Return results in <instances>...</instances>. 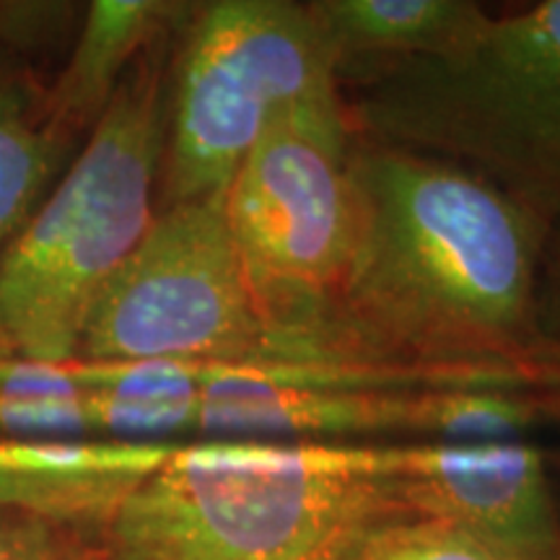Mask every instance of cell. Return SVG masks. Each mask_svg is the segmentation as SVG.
I'll return each instance as SVG.
<instances>
[{"label": "cell", "mask_w": 560, "mask_h": 560, "mask_svg": "<svg viewBox=\"0 0 560 560\" xmlns=\"http://www.w3.org/2000/svg\"><path fill=\"white\" fill-rule=\"evenodd\" d=\"M81 145L52 117L37 62L0 47V252L37 213Z\"/></svg>", "instance_id": "11"}, {"label": "cell", "mask_w": 560, "mask_h": 560, "mask_svg": "<svg viewBox=\"0 0 560 560\" xmlns=\"http://www.w3.org/2000/svg\"><path fill=\"white\" fill-rule=\"evenodd\" d=\"M542 423H560V389H532Z\"/></svg>", "instance_id": "19"}, {"label": "cell", "mask_w": 560, "mask_h": 560, "mask_svg": "<svg viewBox=\"0 0 560 560\" xmlns=\"http://www.w3.org/2000/svg\"><path fill=\"white\" fill-rule=\"evenodd\" d=\"M545 462H548V470H550V478L552 480H560V450H552V452H545ZM560 509V503H558Z\"/></svg>", "instance_id": "20"}, {"label": "cell", "mask_w": 560, "mask_h": 560, "mask_svg": "<svg viewBox=\"0 0 560 560\" xmlns=\"http://www.w3.org/2000/svg\"><path fill=\"white\" fill-rule=\"evenodd\" d=\"M410 516L450 522L509 560H560V509L545 452L529 441L387 444Z\"/></svg>", "instance_id": "9"}, {"label": "cell", "mask_w": 560, "mask_h": 560, "mask_svg": "<svg viewBox=\"0 0 560 560\" xmlns=\"http://www.w3.org/2000/svg\"><path fill=\"white\" fill-rule=\"evenodd\" d=\"M0 560H109L102 532L0 506Z\"/></svg>", "instance_id": "16"}, {"label": "cell", "mask_w": 560, "mask_h": 560, "mask_svg": "<svg viewBox=\"0 0 560 560\" xmlns=\"http://www.w3.org/2000/svg\"><path fill=\"white\" fill-rule=\"evenodd\" d=\"M268 319L231 236L223 195L156 210L83 322L79 361L265 366Z\"/></svg>", "instance_id": "7"}, {"label": "cell", "mask_w": 560, "mask_h": 560, "mask_svg": "<svg viewBox=\"0 0 560 560\" xmlns=\"http://www.w3.org/2000/svg\"><path fill=\"white\" fill-rule=\"evenodd\" d=\"M340 75L454 50L490 13L472 0H312Z\"/></svg>", "instance_id": "12"}, {"label": "cell", "mask_w": 560, "mask_h": 560, "mask_svg": "<svg viewBox=\"0 0 560 560\" xmlns=\"http://www.w3.org/2000/svg\"><path fill=\"white\" fill-rule=\"evenodd\" d=\"M73 11V3H0V47L34 60L66 32Z\"/></svg>", "instance_id": "17"}, {"label": "cell", "mask_w": 560, "mask_h": 560, "mask_svg": "<svg viewBox=\"0 0 560 560\" xmlns=\"http://www.w3.org/2000/svg\"><path fill=\"white\" fill-rule=\"evenodd\" d=\"M353 242L291 371L350 387L560 389L537 319L550 229L488 179L355 136Z\"/></svg>", "instance_id": "1"}, {"label": "cell", "mask_w": 560, "mask_h": 560, "mask_svg": "<svg viewBox=\"0 0 560 560\" xmlns=\"http://www.w3.org/2000/svg\"><path fill=\"white\" fill-rule=\"evenodd\" d=\"M195 3L182 0H94L83 11L68 60L47 79L52 117L86 140L140 55L179 32Z\"/></svg>", "instance_id": "10"}, {"label": "cell", "mask_w": 560, "mask_h": 560, "mask_svg": "<svg viewBox=\"0 0 560 560\" xmlns=\"http://www.w3.org/2000/svg\"><path fill=\"white\" fill-rule=\"evenodd\" d=\"M400 520L387 444L177 441L104 545L109 560H350Z\"/></svg>", "instance_id": "2"}, {"label": "cell", "mask_w": 560, "mask_h": 560, "mask_svg": "<svg viewBox=\"0 0 560 560\" xmlns=\"http://www.w3.org/2000/svg\"><path fill=\"white\" fill-rule=\"evenodd\" d=\"M198 384L195 433L208 439L486 444L524 439L540 425L532 392L304 384L226 363H198Z\"/></svg>", "instance_id": "8"}, {"label": "cell", "mask_w": 560, "mask_h": 560, "mask_svg": "<svg viewBox=\"0 0 560 560\" xmlns=\"http://www.w3.org/2000/svg\"><path fill=\"white\" fill-rule=\"evenodd\" d=\"M537 319L552 369L560 380V223L545 242L540 283H537Z\"/></svg>", "instance_id": "18"}, {"label": "cell", "mask_w": 560, "mask_h": 560, "mask_svg": "<svg viewBox=\"0 0 560 560\" xmlns=\"http://www.w3.org/2000/svg\"><path fill=\"white\" fill-rule=\"evenodd\" d=\"M140 55L58 185L0 252V359H75L83 322L159 208L172 50Z\"/></svg>", "instance_id": "4"}, {"label": "cell", "mask_w": 560, "mask_h": 560, "mask_svg": "<svg viewBox=\"0 0 560 560\" xmlns=\"http://www.w3.org/2000/svg\"><path fill=\"white\" fill-rule=\"evenodd\" d=\"M353 132L465 166L560 223V0L493 16L439 58L340 79Z\"/></svg>", "instance_id": "3"}, {"label": "cell", "mask_w": 560, "mask_h": 560, "mask_svg": "<svg viewBox=\"0 0 560 560\" xmlns=\"http://www.w3.org/2000/svg\"><path fill=\"white\" fill-rule=\"evenodd\" d=\"M0 439H91L83 389L0 387Z\"/></svg>", "instance_id": "15"}, {"label": "cell", "mask_w": 560, "mask_h": 560, "mask_svg": "<svg viewBox=\"0 0 560 560\" xmlns=\"http://www.w3.org/2000/svg\"><path fill=\"white\" fill-rule=\"evenodd\" d=\"M350 560H509L450 522L410 516L371 535Z\"/></svg>", "instance_id": "14"}, {"label": "cell", "mask_w": 560, "mask_h": 560, "mask_svg": "<svg viewBox=\"0 0 560 560\" xmlns=\"http://www.w3.org/2000/svg\"><path fill=\"white\" fill-rule=\"evenodd\" d=\"M338 96V58L310 3H195L172 50L159 208L226 195L272 122Z\"/></svg>", "instance_id": "5"}, {"label": "cell", "mask_w": 560, "mask_h": 560, "mask_svg": "<svg viewBox=\"0 0 560 560\" xmlns=\"http://www.w3.org/2000/svg\"><path fill=\"white\" fill-rule=\"evenodd\" d=\"M83 389L91 439L159 441L195 433L198 366L182 361H68Z\"/></svg>", "instance_id": "13"}, {"label": "cell", "mask_w": 560, "mask_h": 560, "mask_svg": "<svg viewBox=\"0 0 560 560\" xmlns=\"http://www.w3.org/2000/svg\"><path fill=\"white\" fill-rule=\"evenodd\" d=\"M346 102H312L272 122L231 179L223 208L272 355L265 369L296 366L346 268L353 242Z\"/></svg>", "instance_id": "6"}]
</instances>
